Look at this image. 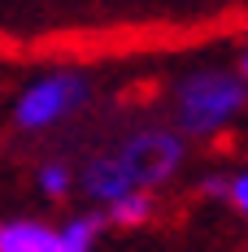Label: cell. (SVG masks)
<instances>
[{
	"instance_id": "obj_1",
	"label": "cell",
	"mask_w": 248,
	"mask_h": 252,
	"mask_svg": "<svg viewBox=\"0 0 248 252\" xmlns=\"http://www.w3.org/2000/svg\"><path fill=\"white\" fill-rule=\"evenodd\" d=\"M178 165H183V139L174 130H140L122 148L96 157L83 170V187L96 200L113 204L122 196L144 191V187H161L166 178H174Z\"/></svg>"
},
{
	"instance_id": "obj_2",
	"label": "cell",
	"mask_w": 248,
	"mask_h": 252,
	"mask_svg": "<svg viewBox=\"0 0 248 252\" xmlns=\"http://www.w3.org/2000/svg\"><path fill=\"white\" fill-rule=\"evenodd\" d=\"M248 100V87L226 70H200V74L183 78L178 83V96H174V113L178 126L192 130V135H213L222 130Z\"/></svg>"
},
{
	"instance_id": "obj_7",
	"label": "cell",
	"mask_w": 248,
	"mask_h": 252,
	"mask_svg": "<svg viewBox=\"0 0 248 252\" xmlns=\"http://www.w3.org/2000/svg\"><path fill=\"white\" fill-rule=\"evenodd\" d=\"M39 187H44L48 196H61V191L70 187V170H66V165H44V170H39Z\"/></svg>"
},
{
	"instance_id": "obj_3",
	"label": "cell",
	"mask_w": 248,
	"mask_h": 252,
	"mask_svg": "<svg viewBox=\"0 0 248 252\" xmlns=\"http://www.w3.org/2000/svg\"><path fill=\"white\" fill-rule=\"evenodd\" d=\"M83 100H87V83L78 74H48V78L31 83L22 92V100H18V126H26V130L52 126V122H61L70 109H78Z\"/></svg>"
},
{
	"instance_id": "obj_4",
	"label": "cell",
	"mask_w": 248,
	"mask_h": 252,
	"mask_svg": "<svg viewBox=\"0 0 248 252\" xmlns=\"http://www.w3.org/2000/svg\"><path fill=\"white\" fill-rule=\"evenodd\" d=\"M0 252H57V230H48L44 222H4Z\"/></svg>"
},
{
	"instance_id": "obj_8",
	"label": "cell",
	"mask_w": 248,
	"mask_h": 252,
	"mask_svg": "<svg viewBox=\"0 0 248 252\" xmlns=\"http://www.w3.org/2000/svg\"><path fill=\"white\" fill-rule=\"evenodd\" d=\"M226 200H231V204H235V209L248 218V170H244V174H235L231 183H226Z\"/></svg>"
},
{
	"instance_id": "obj_9",
	"label": "cell",
	"mask_w": 248,
	"mask_h": 252,
	"mask_svg": "<svg viewBox=\"0 0 248 252\" xmlns=\"http://www.w3.org/2000/svg\"><path fill=\"white\" fill-rule=\"evenodd\" d=\"M205 191H209V196H226V183H222V178H209Z\"/></svg>"
},
{
	"instance_id": "obj_6",
	"label": "cell",
	"mask_w": 248,
	"mask_h": 252,
	"mask_svg": "<svg viewBox=\"0 0 248 252\" xmlns=\"http://www.w3.org/2000/svg\"><path fill=\"white\" fill-rule=\"evenodd\" d=\"M148 218H152V196L148 191H135V196H122V200L109 204V222H118V226H140Z\"/></svg>"
},
{
	"instance_id": "obj_5",
	"label": "cell",
	"mask_w": 248,
	"mask_h": 252,
	"mask_svg": "<svg viewBox=\"0 0 248 252\" xmlns=\"http://www.w3.org/2000/svg\"><path fill=\"white\" fill-rule=\"evenodd\" d=\"M96 230H100L96 218H74V222H66V226L57 230V252H92Z\"/></svg>"
},
{
	"instance_id": "obj_10",
	"label": "cell",
	"mask_w": 248,
	"mask_h": 252,
	"mask_svg": "<svg viewBox=\"0 0 248 252\" xmlns=\"http://www.w3.org/2000/svg\"><path fill=\"white\" fill-rule=\"evenodd\" d=\"M240 70H244V78H248V52H244V61H240Z\"/></svg>"
}]
</instances>
